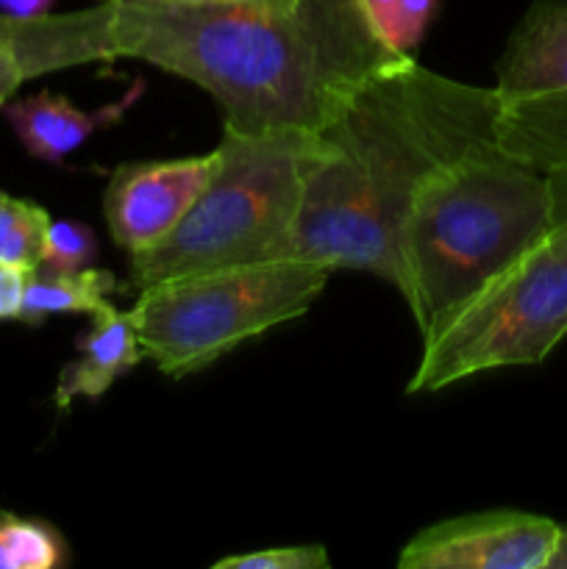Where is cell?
<instances>
[{"label": "cell", "mask_w": 567, "mask_h": 569, "mask_svg": "<svg viewBox=\"0 0 567 569\" xmlns=\"http://www.w3.org/2000/svg\"><path fill=\"white\" fill-rule=\"evenodd\" d=\"M172 3H206V0H172Z\"/></svg>", "instance_id": "cell-24"}, {"label": "cell", "mask_w": 567, "mask_h": 569, "mask_svg": "<svg viewBox=\"0 0 567 569\" xmlns=\"http://www.w3.org/2000/svg\"><path fill=\"white\" fill-rule=\"evenodd\" d=\"M331 565L322 545H292V548H267L253 553L228 556L211 569H326Z\"/></svg>", "instance_id": "cell-16"}, {"label": "cell", "mask_w": 567, "mask_h": 569, "mask_svg": "<svg viewBox=\"0 0 567 569\" xmlns=\"http://www.w3.org/2000/svg\"><path fill=\"white\" fill-rule=\"evenodd\" d=\"M64 565V539L53 526L0 511V569H53Z\"/></svg>", "instance_id": "cell-14"}, {"label": "cell", "mask_w": 567, "mask_h": 569, "mask_svg": "<svg viewBox=\"0 0 567 569\" xmlns=\"http://www.w3.org/2000/svg\"><path fill=\"white\" fill-rule=\"evenodd\" d=\"M567 337V217L478 289L437 331L406 392H439L481 372L539 365Z\"/></svg>", "instance_id": "cell-6"}, {"label": "cell", "mask_w": 567, "mask_h": 569, "mask_svg": "<svg viewBox=\"0 0 567 569\" xmlns=\"http://www.w3.org/2000/svg\"><path fill=\"white\" fill-rule=\"evenodd\" d=\"M331 272L317 261L270 259L139 289L131 317L145 359L167 378L206 370L248 339L304 317Z\"/></svg>", "instance_id": "cell-5"}, {"label": "cell", "mask_w": 567, "mask_h": 569, "mask_svg": "<svg viewBox=\"0 0 567 569\" xmlns=\"http://www.w3.org/2000/svg\"><path fill=\"white\" fill-rule=\"evenodd\" d=\"M94 256H98V239L92 228L76 220H56L48 228L39 267L53 272H78L87 270Z\"/></svg>", "instance_id": "cell-15"}, {"label": "cell", "mask_w": 567, "mask_h": 569, "mask_svg": "<svg viewBox=\"0 0 567 569\" xmlns=\"http://www.w3.org/2000/svg\"><path fill=\"white\" fill-rule=\"evenodd\" d=\"M31 272L0 267V320H20L22 295Z\"/></svg>", "instance_id": "cell-19"}, {"label": "cell", "mask_w": 567, "mask_h": 569, "mask_svg": "<svg viewBox=\"0 0 567 569\" xmlns=\"http://www.w3.org/2000/svg\"><path fill=\"white\" fill-rule=\"evenodd\" d=\"M111 59H142L206 89L239 133H317L350 94L415 56L367 0H106Z\"/></svg>", "instance_id": "cell-1"}, {"label": "cell", "mask_w": 567, "mask_h": 569, "mask_svg": "<svg viewBox=\"0 0 567 569\" xmlns=\"http://www.w3.org/2000/svg\"><path fill=\"white\" fill-rule=\"evenodd\" d=\"M559 522L528 511H476L422 528L400 550V569H548Z\"/></svg>", "instance_id": "cell-8"}, {"label": "cell", "mask_w": 567, "mask_h": 569, "mask_svg": "<svg viewBox=\"0 0 567 569\" xmlns=\"http://www.w3.org/2000/svg\"><path fill=\"white\" fill-rule=\"evenodd\" d=\"M498 148L543 176L567 172V0H534L495 64Z\"/></svg>", "instance_id": "cell-7"}, {"label": "cell", "mask_w": 567, "mask_h": 569, "mask_svg": "<svg viewBox=\"0 0 567 569\" xmlns=\"http://www.w3.org/2000/svg\"><path fill=\"white\" fill-rule=\"evenodd\" d=\"M548 569H567V522L559 526V542H556L554 556H550Z\"/></svg>", "instance_id": "cell-23"}, {"label": "cell", "mask_w": 567, "mask_h": 569, "mask_svg": "<svg viewBox=\"0 0 567 569\" xmlns=\"http://www.w3.org/2000/svg\"><path fill=\"white\" fill-rule=\"evenodd\" d=\"M550 194H554V217H567V172L548 176Z\"/></svg>", "instance_id": "cell-22"}, {"label": "cell", "mask_w": 567, "mask_h": 569, "mask_svg": "<svg viewBox=\"0 0 567 569\" xmlns=\"http://www.w3.org/2000/svg\"><path fill=\"white\" fill-rule=\"evenodd\" d=\"M142 92L145 83L139 78L117 103L103 106L98 111H83L76 109L64 94L42 89L37 94H28V98H11L3 106V117L28 156L48 161V164H61L94 131L120 122V117L137 103Z\"/></svg>", "instance_id": "cell-10"}, {"label": "cell", "mask_w": 567, "mask_h": 569, "mask_svg": "<svg viewBox=\"0 0 567 569\" xmlns=\"http://www.w3.org/2000/svg\"><path fill=\"white\" fill-rule=\"evenodd\" d=\"M50 222L42 206L0 189V267L39 270Z\"/></svg>", "instance_id": "cell-13"}, {"label": "cell", "mask_w": 567, "mask_h": 569, "mask_svg": "<svg viewBox=\"0 0 567 569\" xmlns=\"http://www.w3.org/2000/svg\"><path fill=\"white\" fill-rule=\"evenodd\" d=\"M53 6V0H0V11L17 20H33V17H44Z\"/></svg>", "instance_id": "cell-20"}, {"label": "cell", "mask_w": 567, "mask_h": 569, "mask_svg": "<svg viewBox=\"0 0 567 569\" xmlns=\"http://www.w3.org/2000/svg\"><path fill=\"white\" fill-rule=\"evenodd\" d=\"M117 289L120 283L109 270L87 267L78 272H53L39 267L28 276L20 322L39 326L50 315H98L109 309V298Z\"/></svg>", "instance_id": "cell-12"}, {"label": "cell", "mask_w": 567, "mask_h": 569, "mask_svg": "<svg viewBox=\"0 0 567 569\" xmlns=\"http://www.w3.org/2000/svg\"><path fill=\"white\" fill-rule=\"evenodd\" d=\"M37 76H44L37 56L22 48H0V111L14 98L22 81Z\"/></svg>", "instance_id": "cell-18"}, {"label": "cell", "mask_w": 567, "mask_h": 569, "mask_svg": "<svg viewBox=\"0 0 567 569\" xmlns=\"http://www.w3.org/2000/svg\"><path fill=\"white\" fill-rule=\"evenodd\" d=\"M78 350L81 356L61 370L56 383L53 400L61 411L76 398L98 400L145 359L131 309L120 311L111 303L92 315V328L78 339Z\"/></svg>", "instance_id": "cell-11"}, {"label": "cell", "mask_w": 567, "mask_h": 569, "mask_svg": "<svg viewBox=\"0 0 567 569\" xmlns=\"http://www.w3.org/2000/svg\"><path fill=\"white\" fill-rule=\"evenodd\" d=\"M311 148L315 133L309 131L239 133L222 126L209 183L167 239L131 256V287L295 259V226Z\"/></svg>", "instance_id": "cell-4"}, {"label": "cell", "mask_w": 567, "mask_h": 569, "mask_svg": "<svg viewBox=\"0 0 567 569\" xmlns=\"http://www.w3.org/2000/svg\"><path fill=\"white\" fill-rule=\"evenodd\" d=\"M554 226L548 176L487 144L417 192L400 228V283L420 339H428L498 272Z\"/></svg>", "instance_id": "cell-3"}, {"label": "cell", "mask_w": 567, "mask_h": 569, "mask_svg": "<svg viewBox=\"0 0 567 569\" xmlns=\"http://www.w3.org/2000/svg\"><path fill=\"white\" fill-rule=\"evenodd\" d=\"M498 144V94L417 59L361 83L315 133L295 259L400 283V228L434 172Z\"/></svg>", "instance_id": "cell-2"}, {"label": "cell", "mask_w": 567, "mask_h": 569, "mask_svg": "<svg viewBox=\"0 0 567 569\" xmlns=\"http://www.w3.org/2000/svg\"><path fill=\"white\" fill-rule=\"evenodd\" d=\"M217 167V148L206 156L133 161L111 172L103 211L111 239L128 256L156 248L187 217Z\"/></svg>", "instance_id": "cell-9"}, {"label": "cell", "mask_w": 567, "mask_h": 569, "mask_svg": "<svg viewBox=\"0 0 567 569\" xmlns=\"http://www.w3.org/2000/svg\"><path fill=\"white\" fill-rule=\"evenodd\" d=\"M367 6H370V11H372V17H376V22L384 28V33H387V37H389V42H392L395 6H398V0H367Z\"/></svg>", "instance_id": "cell-21"}, {"label": "cell", "mask_w": 567, "mask_h": 569, "mask_svg": "<svg viewBox=\"0 0 567 569\" xmlns=\"http://www.w3.org/2000/svg\"><path fill=\"white\" fill-rule=\"evenodd\" d=\"M439 0H398L395 6V26H392V44L400 53H409L422 42L426 28L437 11Z\"/></svg>", "instance_id": "cell-17"}]
</instances>
